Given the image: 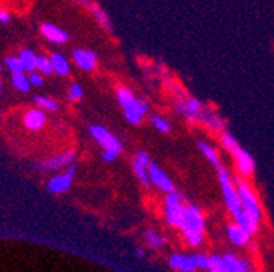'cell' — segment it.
<instances>
[{
	"label": "cell",
	"mask_w": 274,
	"mask_h": 272,
	"mask_svg": "<svg viewBox=\"0 0 274 272\" xmlns=\"http://www.w3.org/2000/svg\"><path fill=\"white\" fill-rule=\"evenodd\" d=\"M23 124L30 131H40L46 124V114L41 109H31L23 117Z\"/></svg>",
	"instance_id": "14"
},
{
	"label": "cell",
	"mask_w": 274,
	"mask_h": 272,
	"mask_svg": "<svg viewBox=\"0 0 274 272\" xmlns=\"http://www.w3.org/2000/svg\"><path fill=\"white\" fill-rule=\"evenodd\" d=\"M146 238H147L148 246H150V248H154V250L162 248V246L165 245V241H166L165 237H162L160 233H155V232H152V230H148V232H147Z\"/></svg>",
	"instance_id": "22"
},
{
	"label": "cell",
	"mask_w": 274,
	"mask_h": 272,
	"mask_svg": "<svg viewBox=\"0 0 274 272\" xmlns=\"http://www.w3.org/2000/svg\"><path fill=\"white\" fill-rule=\"evenodd\" d=\"M116 98L118 103L121 104V108L124 109V116L130 124H140L142 117L147 114L148 111V103L139 100L132 91L129 88H124V86H118L116 88Z\"/></svg>",
	"instance_id": "2"
},
{
	"label": "cell",
	"mask_w": 274,
	"mask_h": 272,
	"mask_svg": "<svg viewBox=\"0 0 274 272\" xmlns=\"http://www.w3.org/2000/svg\"><path fill=\"white\" fill-rule=\"evenodd\" d=\"M148 175H150V181L157 186L158 189H162L164 193L170 194L175 191V188H173V183L172 179L168 178V175L160 168V166L157 163H150V166H148Z\"/></svg>",
	"instance_id": "9"
},
{
	"label": "cell",
	"mask_w": 274,
	"mask_h": 272,
	"mask_svg": "<svg viewBox=\"0 0 274 272\" xmlns=\"http://www.w3.org/2000/svg\"><path fill=\"white\" fill-rule=\"evenodd\" d=\"M90 134L92 137L95 139L100 145H102L104 150H111V152H116L118 155L122 152V142L114 137L108 129H104L102 126H92L90 127Z\"/></svg>",
	"instance_id": "7"
},
{
	"label": "cell",
	"mask_w": 274,
	"mask_h": 272,
	"mask_svg": "<svg viewBox=\"0 0 274 272\" xmlns=\"http://www.w3.org/2000/svg\"><path fill=\"white\" fill-rule=\"evenodd\" d=\"M196 269H198L196 256H184V258H183V263H182V268H180V271H182V272H194Z\"/></svg>",
	"instance_id": "30"
},
{
	"label": "cell",
	"mask_w": 274,
	"mask_h": 272,
	"mask_svg": "<svg viewBox=\"0 0 274 272\" xmlns=\"http://www.w3.org/2000/svg\"><path fill=\"white\" fill-rule=\"evenodd\" d=\"M76 170H77V165L72 163L68 166V170L64 173V175H59L51 179V183L48 184V189L51 191L54 194H60V193H66V191L70 189L72 186V181H74V175H76Z\"/></svg>",
	"instance_id": "8"
},
{
	"label": "cell",
	"mask_w": 274,
	"mask_h": 272,
	"mask_svg": "<svg viewBox=\"0 0 274 272\" xmlns=\"http://www.w3.org/2000/svg\"><path fill=\"white\" fill-rule=\"evenodd\" d=\"M209 259H210V266H209L210 272H227L224 258H220V256H209Z\"/></svg>",
	"instance_id": "27"
},
{
	"label": "cell",
	"mask_w": 274,
	"mask_h": 272,
	"mask_svg": "<svg viewBox=\"0 0 274 272\" xmlns=\"http://www.w3.org/2000/svg\"><path fill=\"white\" fill-rule=\"evenodd\" d=\"M34 103L38 104L40 108L48 109V111H58L59 109V103L52 100V98H48V96H36Z\"/></svg>",
	"instance_id": "23"
},
{
	"label": "cell",
	"mask_w": 274,
	"mask_h": 272,
	"mask_svg": "<svg viewBox=\"0 0 274 272\" xmlns=\"http://www.w3.org/2000/svg\"><path fill=\"white\" fill-rule=\"evenodd\" d=\"M10 20H12V16H10L8 11L7 10H0V23H2V24H8Z\"/></svg>",
	"instance_id": "34"
},
{
	"label": "cell",
	"mask_w": 274,
	"mask_h": 272,
	"mask_svg": "<svg viewBox=\"0 0 274 272\" xmlns=\"http://www.w3.org/2000/svg\"><path fill=\"white\" fill-rule=\"evenodd\" d=\"M183 233H192V232H199L202 233L206 228V222H204V215L196 206H186L184 209V215H183V222L182 227Z\"/></svg>",
	"instance_id": "6"
},
{
	"label": "cell",
	"mask_w": 274,
	"mask_h": 272,
	"mask_svg": "<svg viewBox=\"0 0 274 272\" xmlns=\"http://www.w3.org/2000/svg\"><path fill=\"white\" fill-rule=\"evenodd\" d=\"M219 181H220V188H222V193H224V199H226V204H227L230 212H232L235 222L236 224H240L244 228H246L252 235L256 233L260 225L253 224L250 217L245 214L244 207H242V199H240L238 189H236V184L230 179V175H228L227 170H224V168L219 170Z\"/></svg>",
	"instance_id": "1"
},
{
	"label": "cell",
	"mask_w": 274,
	"mask_h": 272,
	"mask_svg": "<svg viewBox=\"0 0 274 272\" xmlns=\"http://www.w3.org/2000/svg\"><path fill=\"white\" fill-rule=\"evenodd\" d=\"M183 255H173L172 258H170V266L173 269H178L180 271V268H182V263H183Z\"/></svg>",
	"instance_id": "32"
},
{
	"label": "cell",
	"mask_w": 274,
	"mask_h": 272,
	"mask_svg": "<svg viewBox=\"0 0 274 272\" xmlns=\"http://www.w3.org/2000/svg\"><path fill=\"white\" fill-rule=\"evenodd\" d=\"M38 70L42 73V75H51L54 72L51 59L46 57V55H38Z\"/></svg>",
	"instance_id": "25"
},
{
	"label": "cell",
	"mask_w": 274,
	"mask_h": 272,
	"mask_svg": "<svg viewBox=\"0 0 274 272\" xmlns=\"http://www.w3.org/2000/svg\"><path fill=\"white\" fill-rule=\"evenodd\" d=\"M222 144L235 157L236 166H238V170H240L242 175L250 176L252 173L254 171V160H253V157L250 155V153H248L246 150H244V148L238 145L236 139L234 137L232 134H228V132L222 134Z\"/></svg>",
	"instance_id": "3"
},
{
	"label": "cell",
	"mask_w": 274,
	"mask_h": 272,
	"mask_svg": "<svg viewBox=\"0 0 274 272\" xmlns=\"http://www.w3.org/2000/svg\"><path fill=\"white\" fill-rule=\"evenodd\" d=\"M72 2H76V3H78V5H82V7H88V3L92 2V0H72Z\"/></svg>",
	"instance_id": "36"
},
{
	"label": "cell",
	"mask_w": 274,
	"mask_h": 272,
	"mask_svg": "<svg viewBox=\"0 0 274 272\" xmlns=\"http://www.w3.org/2000/svg\"><path fill=\"white\" fill-rule=\"evenodd\" d=\"M116 157H118V153L111 152V150H104V153H103V160H106V162H114Z\"/></svg>",
	"instance_id": "35"
},
{
	"label": "cell",
	"mask_w": 274,
	"mask_h": 272,
	"mask_svg": "<svg viewBox=\"0 0 274 272\" xmlns=\"http://www.w3.org/2000/svg\"><path fill=\"white\" fill-rule=\"evenodd\" d=\"M228 237L230 240L234 241L235 245H238V246H244L246 245L248 241H250L252 238V233L246 230V228H244L240 224H232V225H228Z\"/></svg>",
	"instance_id": "16"
},
{
	"label": "cell",
	"mask_w": 274,
	"mask_h": 272,
	"mask_svg": "<svg viewBox=\"0 0 274 272\" xmlns=\"http://www.w3.org/2000/svg\"><path fill=\"white\" fill-rule=\"evenodd\" d=\"M74 158H76V153L67 152V153H62V155L48 160V162L34 163V166H38L40 170H59V168H66V166H70L74 163Z\"/></svg>",
	"instance_id": "12"
},
{
	"label": "cell",
	"mask_w": 274,
	"mask_h": 272,
	"mask_svg": "<svg viewBox=\"0 0 274 272\" xmlns=\"http://www.w3.org/2000/svg\"><path fill=\"white\" fill-rule=\"evenodd\" d=\"M0 93H2V83H0Z\"/></svg>",
	"instance_id": "38"
},
{
	"label": "cell",
	"mask_w": 274,
	"mask_h": 272,
	"mask_svg": "<svg viewBox=\"0 0 274 272\" xmlns=\"http://www.w3.org/2000/svg\"><path fill=\"white\" fill-rule=\"evenodd\" d=\"M150 122L155 126V129H158L160 132H164V134H168L172 131V124H170V121L165 119V117H162V116H152L150 117Z\"/></svg>",
	"instance_id": "24"
},
{
	"label": "cell",
	"mask_w": 274,
	"mask_h": 272,
	"mask_svg": "<svg viewBox=\"0 0 274 272\" xmlns=\"http://www.w3.org/2000/svg\"><path fill=\"white\" fill-rule=\"evenodd\" d=\"M198 145H199V148H201V152L206 155V158H208L209 162L217 168V171H219L222 168V165H220V158H219V155H217V152L210 145H208V142H204V140H199Z\"/></svg>",
	"instance_id": "20"
},
{
	"label": "cell",
	"mask_w": 274,
	"mask_h": 272,
	"mask_svg": "<svg viewBox=\"0 0 274 272\" xmlns=\"http://www.w3.org/2000/svg\"><path fill=\"white\" fill-rule=\"evenodd\" d=\"M5 64H7V67L10 69L12 75H16V73H23V65L20 62V59L18 57H7L5 59Z\"/></svg>",
	"instance_id": "29"
},
{
	"label": "cell",
	"mask_w": 274,
	"mask_h": 272,
	"mask_svg": "<svg viewBox=\"0 0 274 272\" xmlns=\"http://www.w3.org/2000/svg\"><path fill=\"white\" fill-rule=\"evenodd\" d=\"M134 171H136L137 178L140 179L144 186H148V184L152 183L150 181V175H148V168H146V166H142L139 163H134Z\"/></svg>",
	"instance_id": "26"
},
{
	"label": "cell",
	"mask_w": 274,
	"mask_h": 272,
	"mask_svg": "<svg viewBox=\"0 0 274 272\" xmlns=\"http://www.w3.org/2000/svg\"><path fill=\"white\" fill-rule=\"evenodd\" d=\"M18 59H20L24 72L33 73L36 69H38V55L31 51V49H24V51H22L20 55H18Z\"/></svg>",
	"instance_id": "19"
},
{
	"label": "cell",
	"mask_w": 274,
	"mask_h": 272,
	"mask_svg": "<svg viewBox=\"0 0 274 272\" xmlns=\"http://www.w3.org/2000/svg\"><path fill=\"white\" fill-rule=\"evenodd\" d=\"M41 34L44 36L48 41L54 42V44H66V42L70 39V36H68L66 29L56 26V24H52V23L41 24Z\"/></svg>",
	"instance_id": "11"
},
{
	"label": "cell",
	"mask_w": 274,
	"mask_h": 272,
	"mask_svg": "<svg viewBox=\"0 0 274 272\" xmlns=\"http://www.w3.org/2000/svg\"><path fill=\"white\" fill-rule=\"evenodd\" d=\"M42 73H36V72H33V73H30V82H31V85H36V86H41L42 85Z\"/></svg>",
	"instance_id": "33"
},
{
	"label": "cell",
	"mask_w": 274,
	"mask_h": 272,
	"mask_svg": "<svg viewBox=\"0 0 274 272\" xmlns=\"http://www.w3.org/2000/svg\"><path fill=\"white\" fill-rule=\"evenodd\" d=\"M86 10H90V11H92L93 18H95L96 23L104 29V31L110 33V34H113V33H114L113 21H111V18L108 16V13H106V11H104L102 7H100L98 3L90 2V3H88V7H86Z\"/></svg>",
	"instance_id": "13"
},
{
	"label": "cell",
	"mask_w": 274,
	"mask_h": 272,
	"mask_svg": "<svg viewBox=\"0 0 274 272\" xmlns=\"http://www.w3.org/2000/svg\"><path fill=\"white\" fill-rule=\"evenodd\" d=\"M224 261H226V269L227 272H250L252 266L248 261H242L234 255H226L224 256Z\"/></svg>",
	"instance_id": "18"
},
{
	"label": "cell",
	"mask_w": 274,
	"mask_h": 272,
	"mask_svg": "<svg viewBox=\"0 0 274 272\" xmlns=\"http://www.w3.org/2000/svg\"><path fill=\"white\" fill-rule=\"evenodd\" d=\"M235 184H236V189H238V194H240V199H242V207H244L245 214L250 217V220L253 224L260 225V220H261V209H260V204L256 196L253 194V191L250 189L246 183H244L242 179H235Z\"/></svg>",
	"instance_id": "4"
},
{
	"label": "cell",
	"mask_w": 274,
	"mask_h": 272,
	"mask_svg": "<svg viewBox=\"0 0 274 272\" xmlns=\"http://www.w3.org/2000/svg\"><path fill=\"white\" fill-rule=\"evenodd\" d=\"M12 83H14L15 88H16V90H20V91H30V90H31L30 77L24 75V72L14 75V78H12Z\"/></svg>",
	"instance_id": "21"
},
{
	"label": "cell",
	"mask_w": 274,
	"mask_h": 272,
	"mask_svg": "<svg viewBox=\"0 0 274 272\" xmlns=\"http://www.w3.org/2000/svg\"><path fill=\"white\" fill-rule=\"evenodd\" d=\"M196 261H198V268L201 269H209L210 266V259L206 256V255H198L196 256Z\"/></svg>",
	"instance_id": "31"
},
{
	"label": "cell",
	"mask_w": 274,
	"mask_h": 272,
	"mask_svg": "<svg viewBox=\"0 0 274 272\" xmlns=\"http://www.w3.org/2000/svg\"><path fill=\"white\" fill-rule=\"evenodd\" d=\"M0 72H2V65H0Z\"/></svg>",
	"instance_id": "39"
},
{
	"label": "cell",
	"mask_w": 274,
	"mask_h": 272,
	"mask_svg": "<svg viewBox=\"0 0 274 272\" xmlns=\"http://www.w3.org/2000/svg\"><path fill=\"white\" fill-rule=\"evenodd\" d=\"M176 111H178L180 114L190 117V119H196L198 121L199 114H201V101L196 100V98H188L186 101L178 103Z\"/></svg>",
	"instance_id": "15"
},
{
	"label": "cell",
	"mask_w": 274,
	"mask_h": 272,
	"mask_svg": "<svg viewBox=\"0 0 274 272\" xmlns=\"http://www.w3.org/2000/svg\"><path fill=\"white\" fill-rule=\"evenodd\" d=\"M67 98H68V101H72V103L80 101V100L84 98V88H82V86H80L78 83H72L70 90H68Z\"/></svg>",
	"instance_id": "28"
},
{
	"label": "cell",
	"mask_w": 274,
	"mask_h": 272,
	"mask_svg": "<svg viewBox=\"0 0 274 272\" xmlns=\"http://www.w3.org/2000/svg\"><path fill=\"white\" fill-rule=\"evenodd\" d=\"M49 59H51L54 72L58 73L59 77H67L68 73H70V64H68L66 55H62L59 52H54V54H51V57Z\"/></svg>",
	"instance_id": "17"
},
{
	"label": "cell",
	"mask_w": 274,
	"mask_h": 272,
	"mask_svg": "<svg viewBox=\"0 0 274 272\" xmlns=\"http://www.w3.org/2000/svg\"><path fill=\"white\" fill-rule=\"evenodd\" d=\"M184 206L182 201V196L176 194L175 191L170 194H166L165 199V212H166V220L168 224L175 225V227H182L183 222V215H184Z\"/></svg>",
	"instance_id": "5"
},
{
	"label": "cell",
	"mask_w": 274,
	"mask_h": 272,
	"mask_svg": "<svg viewBox=\"0 0 274 272\" xmlns=\"http://www.w3.org/2000/svg\"><path fill=\"white\" fill-rule=\"evenodd\" d=\"M136 256H137V258H144V256H146V251H144V250H137V251H136Z\"/></svg>",
	"instance_id": "37"
},
{
	"label": "cell",
	"mask_w": 274,
	"mask_h": 272,
	"mask_svg": "<svg viewBox=\"0 0 274 272\" xmlns=\"http://www.w3.org/2000/svg\"><path fill=\"white\" fill-rule=\"evenodd\" d=\"M74 62L77 64L78 69L85 72H92L96 69L98 64V55L90 51V49H76L74 51Z\"/></svg>",
	"instance_id": "10"
}]
</instances>
